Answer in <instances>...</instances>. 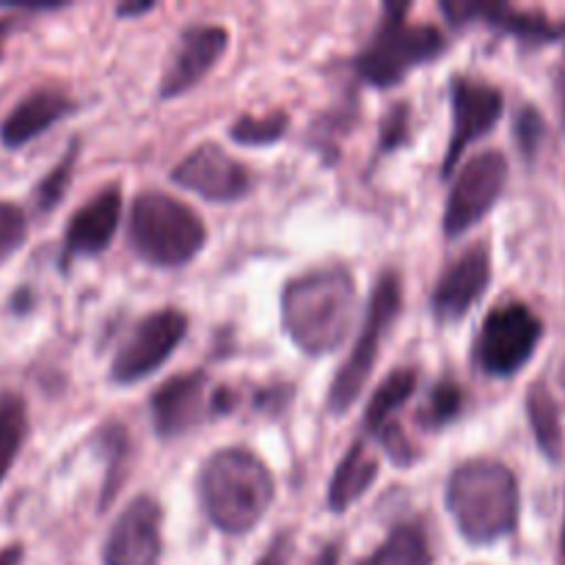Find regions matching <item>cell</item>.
I'll return each mask as SVG.
<instances>
[{
    "label": "cell",
    "mask_w": 565,
    "mask_h": 565,
    "mask_svg": "<svg viewBox=\"0 0 565 565\" xmlns=\"http://www.w3.org/2000/svg\"><path fill=\"white\" fill-rule=\"evenodd\" d=\"M356 309V281L345 265H323L285 285L281 323L309 356L334 353L345 342Z\"/></svg>",
    "instance_id": "cell-1"
},
{
    "label": "cell",
    "mask_w": 565,
    "mask_h": 565,
    "mask_svg": "<svg viewBox=\"0 0 565 565\" xmlns=\"http://www.w3.org/2000/svg\"><path fill=\"white\" fill-rule=\"evenodd\" d=\"M196 491L204 516L226 535L252 533L276 497L270 469L243 447L213 452L199 472Z\"/></svg>",
    "instance_id": "cell-2"
},
{
    "label": "cell",
    "mask_w": 565,
    "mask_h": 565,
    "mask_svg": "<svg viewBox=\"0 0 565 565\" xmlns=\"http://www.w3.org/2000/svg\"><path fill=\"white\" fill-rule=\"evenodd\" d=\"M519 480L500 461H467L447 480V511L469 544H494L519 527Z\"/></svg>",
    "instance_id": "cell-3"
},
{
    "label": "cell",
    "mask_w": 565,
    "mask_h": 565,
    "mask_svg": "<svg viewBox=\"0 0 565 565\" xmlns=\"http://www.w3.org/2000/svg\"><path fill=\"white\" fill-rule=\"evenodd\" d=\"M130 241L149 265L180 268L202 252L207 230L185 202L163 191H143L130 210Z\"/></svg>",
    "instance_id": "cell-4"
},
{
    "label": "cell",
    "mask_w": 565,
    "mask_h": 565,
    "mask_svg": "<svg viewBox=\"0 0 565 565\" xmlns=\"http://www.w3.org/2000/svg\"><path fill=\"white\" fill-rule=\"evenodd\" d=\"M408 3H386L384 22L356 55V72L375 88L397 86L417 66L447 50L445 33L428 22H408Z\"/></svg>",
    "instance_id": "cell-5"
},
{
    "label": "cell",
    "mask_w": 565,
    "mask_h": 565,
    "mask_svg": "<svg viewBox=\"0 0 565 565\" xmlns=\"http://www.w3.org/2000/svg\"><path fill=\"white\" fill-rule=\"evenodd\" d=\"M403 307V279L397 270L386 268L379 276L373 287V298H370L367 315H364L362 331H359V340L353 345L351 356L345 359L340 370H337L334 381H331L329 397H326V406L329 414L340 417L345 414L353 403L362 397L364 386H367L370 375H373L375 362H379L381 345L386 340V331L395 326L397 315Z\"/></svg>",
    "instance_id": "cell-6"
},
{
    "label": "cell",
    "mask_w": 565,
    "mask_h": 565,
    "mask_svg": "<svg viewBox=\"0 0 565 565\" xmlns=\"http://www.w3.org/2000/svg\"><path fill=\"white\" fill-rule=\"evenodd\" d=\"M544 337V320L522 301H508L491 309L480 326L478 356L480 370L491 379H513L533 359Z\"/></svg>",
    "instance_id": "cell-7"
},
{
    "label": "cell",
    "mask_w": 565,
    "mask_h": 565,
    "mask_svg": "<svg viewBox=\"0 0 565 565\" xmlns=\"http://www.w3.org/2000/svg\"><path fill=\"white\" fill-rule=\"evenodd\" d=\"M508 182V158L500 149H486L475 154L450 188L445 204V235L461 237L497 204Z\"/></svg>",
    "instance_id": "cell-8"
},
{
    "label": "cell",
    "mask_w": 565,
    "mask_h": 565,
    "mask_svg": "<svg viewBox=\"0 0 565 565\" xmlns=\"http://www.w3.org/2000/svg\"><path fill=\"white\" fill-rule=\"evenodd\" d=\"M185 334L188 315L180 309L169 307L147 315L116 353L110 364V379L116 384H138L169 362Z\"/></svg>",
    "instance_id": "cell-9"
},
{
    "label": "cell",
    "mask_w": 565,
    "mask_h": 565,
    "mask_svg": "<svg viewBox=\"0 0 565 565\" xmlns=\"http://www.w3.org/2000/svg\"><path fill=\"white\" fill-rule=\"evenodd\" d=\"M450 103H452V136L447 143L445 166H441V174L450 177L456 171L461 154L472 147L478 138H483L486 132L494 130V125L500 121L502 108H505V97L497 86L483 81H475V77L456 75L450 81Z\"/></svg>",
    "instance_id": "cell-10"
},
{
    "label": "cell",
    "mask_w": 565,
    "mask_h": 565,
    "mask_svg": "<svg viewBox=\"0 0 565 565\" xmlns=\"http://www.w3.org/2000/svg\"><path fill=\"white\" fill-rule=\"evenodd\" d=\"M171 182L207 202H241L254 188L252 171L215 143L191 149L171 169Z\"/></svg>",
    "instance_id": "cell-11"
},
{
    "label": "cell",
    "mask_w": 565,
    "mask_h": 565,
    "mask_svg": "<svg viewBox=\"0 0 565 565\" xmlns=\"http://www.w3.org/2000/svg\"><path fill=\"white\" fill-rule=\"evenodd\" d=\"M163 508L141 494L119 513L103 544V565H158L163 555Z\"/></svg>",
    "instance_id": "cell-12"
},
{
    "label": "cell",
    "mask_w": 565,
    "mask_h": 565,
    "mask_svg": "<svg viewBox=\"0 0 565 565\" xmlns=\"http://www.w3.org/2000/svg\"><path fill=\"white\" fill-rule=\"evenodd\" d=\"M230 47V31L221 25H191L182 31L169 66L160 77V97L174 99L191 92L224 58Z\"/></svg>",
    "instance_id": "cell-13"
},
{
    "label": "cell",
    "mask_w": 565,
    "mask_h": 565,
    "mask_svg": "<svg viewBox=\"0 0 565 565\" xmlns=\"http://www.w3.org/2000/svg\"><path fill=\"white\" fill-rule=\"evenodd\" d=\"M491 281V252L486 243H475L436 281L430 309L439 323H458L483 298Z\"/></svg>",
    "instance_id": "cell-14"
},
{
    "label": "cell",
    "mask_w": 565,
    "mask_h": 565,
    "mask_svg": "<svg viewBox=\"0 0 565 565\" xmlns=\"http://www.w3.org/2000/svg\"><path fill=\"white\" fill-rule=\"evenodd\" d=\"M441 14L452 25H467V22H483L502 33L524 39V42H555L565 33L563 20L541 14V11L513 9L508 3H475V0H447L441 3Z\"/></svg>",
    "instance_id": "cell-15"
},
{
    "label": "cell",
    "mask_w": 565,
    "mask_h": 565,
    "mask_svg": "<svg viewBox=\"0 0 565 565\" xmlns=\"http://www.w3.org/2000/svg\"><path fill=\"white\" fill-rule=\"evenodd\" d=\"M207 375L180 373L163 381L152 395V423L160 439H177L202 423L210 408Z\"/></svg>",
    "instance_id": "cell-16"
},
{
    "label": "cell",
    "mask_w": 565,
    "mask_h": 565,
    "mask_svg": "<svg viewBox=\"0 0 565 565\" xmlns=\"http://www.w3.org/2000/svg\"><path fill=\"white\" fill-rule=\"evenodd\" d=\"M121 221V188L108 185L88 199L83 207L72 213L64 235V259L70 263L72 257H94L103 254L114 241L116 230Z\"/></svg>",
    "instance_id": "cell-17"
},
{
    "label": "cell",
    "mask_w": 565,
    "mask_h": 565,
    "mask_svg": "<svg viewBox=\"0 0 565 565\" xmlns=\"http://www.w3.org/2000/svg\"><path fill=\"white\" fill-rule=\"evenodd\" d=\"M77 110L75 99L66 97L64 92L55 88H36L25 99L14 105L9 116L0 125V141L9 149H20L47 132L50 127L58 125L61 119L72 116Z\"/></svg>",
    "instance_id": "cell-18"
},
{
    "label": "cell",
    "mask_w": 565,
    "mask_h": 565,
    "mask_svg": "<svg viewBox=\"0 0 565 565\" xmlns=\"http://www.w3.org/2000/svg\"><path fill=\"white\" fill-rule=\"evenodd\" d=\"M375 478H379V461H375V456L367 450V445H364L362 439L353 441V447L342 456L340 467H337L334 478H331V511L345 513L353 502H359L370 489H373Z\"/></svg>",
    "instance_id": "cell-19"
},
{
    "label": "cell",
    "mask_w": 565,
    "mask_h": 565,
    "mask_svg": "<svg viewBox=\"0 0 565 565\" xmlns=\"http://www.w3.org/2000/svg\"><path fill=\"white\" fill-rule=\"evenodd\" d=\"M527 417L541 452H544L552 463H561L565 458V430L555 395H552L550 386H546L544 381H535V384L530 386Z\"/></svg>",
    "instance_id": "cell-20"
},
{
    "label": "cell",
    "mask_w": 565,
    "mask_h": 565,
    "mask_svg": "<svg viewBox=\"0 0 565 565\" xmlns=\"http://www.w3.org/2000/svg\"><path fill=\"white\" fill-rule=\"evenodd\" d=\"M359 565H434V552L423 527L397 524L384 544Z\"/></svg>",
    "instance_id": "cell-21"
},
{
    "label": "cell",
    "mask_w": 565,
    "mask_h": 565,
    "mask_svg": "<svg viewBox=\"0 0 565 565\" xmlns=\"http://www.w3.org/2000/svg\"><path fill=\"white\" fill-rule=\"evenodd\" d=\"M414 392H417V373L414 370L403 367L386 375L384 384L373 392L367 408H364V428L379 434L384 425L395 419V414L406 406Z\"/></svg>",
    "instance_id": "cell-22"
},
{
    "label": "cell",
    "mask_w": 565,
    "mask_h": 565,
    "mask_svg": "<svg viewBox=\"0 0 565 565\" xmlns=\"http://www.w3.org/2000/svg\"><path fill=\"white\" fill-rule=\"evenodd\" d=\"M28 436V408L20 395H0V483L14 467Z\"/></svg>",
    "instance_id": "cell-23"
},
{
    "label": "cell",
    "mask_w": 565,
    "mask_h": 565,
    "mask_svg": "<svg viewBox=\"0 0 565 565\" xmlns=\"http://www.w3.org/2000/svg\"><path fill=\"white\" fill-rule=\"evenodd\" d=\"M94 445L105 452V461H108V472H105V486L103 497H99V511L114 502V497L119 494L121 480H125V461H127V434L119 425H103L94 436Z\"/></svg>",
    "instance_id": "cell-24"
},
{
    "label": "cell",
    "mask_w": 565,
    "mask_h": 565,
    "mask_svg": "<svg viewBox=\"0 0 565 565\" xmlns=\"http://www.w3.org/2000/svg\"><path fill=\"white\" fill-rule=\"evenodd\" d=\"M287 127H290V116L285 110H274L268 116H241L230 127V136L243 147H268L287 136Z\"/></svg>",
    "instance_id": "cell-25"
},
{
    "label": "cell",
    "mask_w": 565,
    "mask_h": 565,
    "mask_svg": "<svg viewBox=\"0 0 565 565\" xmlns=\"http://www.w3.org/2000/svg\"><path fill=\"white\" fill-rule=\"evenodd\" d=\"M77 149H81V141H72L70 149L64 152V158L55 163V169L50 171L42 182H39L36 207L42 210V213H50V210H53L55 204L64 199L66 188H70V182H72V171H75V163H77Z\"/></svg>",
    "instance_id": "cell-26"
},
{
    "label": "cell",
    "mask_w": 565,
    "mask_h": 565,
    "mask_svg": "<svg viewBox=\"0 0 565 565\" xmlns=\"http://www.w3.org/2000/svg\"><path fill=\"white\" fill-rule=\"evenodd\" d=\"M463 412V392L456 381H441L434 392H430L428 408H425V423L430 428H441V425L452 423L461 417Z\"/></svg>",
    "instance_id": "cell-27"
},
{
    "label": "cell",
    "mask_w": 565,
    "mask_h": 565,
    "mask_svg": "<svg viewBox=\"0 0 565 565\" xmlns=\"http://www.w3.org/2000/svg\"><path fill=\"white\" fill-rule=\"evenodd\" d=\"M28 237V221L17 204L0 202V265L22 248Z\"/></svg>",
    "instance_id": "cell-28"
},
{
    "label": "cell",
    "mask_w": 565,
    "mask_h": 565,
    "mask_svg": "<svg viewBox=\"0 0 565 565\" xmlns=\"http://www.w3.org/2000/svg\"><path fill=\"white\" fill-rule=\"evenodd\" d=\"M513 130H516V143L519 149H522V154L527 160H533L546 138V121L544 116H541V110L533 108V105H524L516 114Z\"/></svg>",
    "instance_id": "cell-29"
},
{
    "label": "cell",
    "mask_w": 565,
    "mask_h": 565,
    "mask_svg": "<svg viewBox=\"0 0 565 565\" xmlns=\"http://www.w3.org/2000/svg\"><path fill=\"white\" fill-rule=\"evenodd\" d=\"M408 132H412L408 105H395V108H390L384 125H381V152H395L403 143H408Z\"/></svg>",
    "instance_id": "cell-30"
},
{
    "label": "cell",
    "mask_w": 565,
    "mask_h": 565,
    "mask_svg": "<svg viewBox=\"0 0 565 565\" xmlns=\"http://www.w3.org/2000/svg\"><path fill=\"white\" fill-rule=\"evenodd\" d=\"M379 436L384 439L386 452L395 458L397 467H408V463L414 461V456H417V452H414V445L406 439V436H403L401 425H397L395 419H392L390 425H384V428L379 430Z\"/></svg>",
    "instance_id": "cell-31"
},
{
    "label": "cell",
    "mask_w": 565,
    "mask_h": 565,
    "mask_svg": "<svg viewBox=\"0 0 565 565\" xmlns=\"http://www.w3.org/2000/svg\"><path fill=\"white\" fill-rule=\"evenodd\" d=\"M292 552H296V539H292V533H279L270 541V546L265 550V555L259 557L257 565H290Z\"/></svg>",
    "instance_id": "cell-32"
},
{
    "label": "cell",
    "mask_w": 565,
    "mask_h": 565,
    "mask_svg": "<svg viewBox=\"0 0 565 565\" xmlns=\"http://www.w3.org/2000/svg\"><path fill=\"white\" fill-rule=\"evenodd\" d=\"M312 565H340V544H329L320 550V555L315 557Z\"/></svg>",
    "instance_id": "cell-33"
},
{
    "label": "cell",
    "mask_w": 565,
    "mask_h": 565,
    "mask_svg": "<svg viewBox=\"0 0 565 565\" xmlns=\"http://www.w3.org/2000/svg\"><path fill=\"white\" fill-rule=\"evenodd\" d=\"M22 546L20 544H11L6 550H0V565H20L22 563Z\"/></svg>",
    "instance_id": "cell-34"
},
{
    "label": "cell",
    "mask_w": 565,
    "mask_h": 565,
    "mask_svg": "<svg viewBox=\"0 0 565 565\" xmlns=\"http://www.w3.org/2000/svg\"><path fill=\"white\" fill-rule=\"evenodd\" d=\"M14 17H0V58H3V50H6V39L9 33L14 31Z\"/></svg>",
    "instance_id": "cell-35"
},
{
    "label": "cell",
    "mask_w": 565,
    "mask_h": 565,
    "mask_svg": "<svg viewBox=\"0 0 565 565\" xmlns=\"http://www.w3.org/2000/svg\"><path fill=\"white\" fill-rule=\"evenodd\" d=\"M152 9H154L152 3H138V6L125 3V6H119V9H116V14H119V17H136V14H143V11H152Z\"/></svg>",
    "instance_id": "cell-36"
},
{
    "label": "cell",
    "mask_w": 565,
    "mask_h": 565,
    "mask_svg": "<svg viewBox=\"0 0 565 565\" xmlns=\"http://www.w3.org/2000/svg\"><path fill=\"white\" fill-rule=\"evenodd\" d=\"M561 565H565V516H563V535H561Z\"/></svg>",
    "instance_id": "cell-37"
}]
</instances>
